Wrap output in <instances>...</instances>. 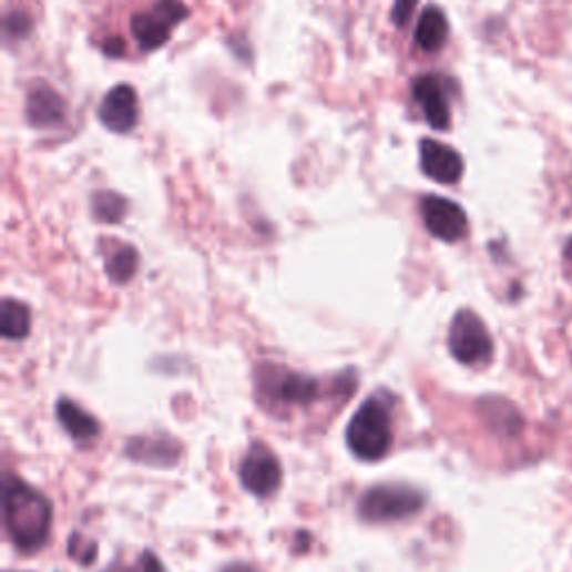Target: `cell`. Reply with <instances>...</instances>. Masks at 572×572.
<instances>
[{
	"instance_id": "cell-4",
	"label": "cell",
	"mask_w": 572,
	"mask_h": 572,
	"mask_svg": "<svg viewBox=\"0 0 572 572\" xmlns=\"http://www.w3.org/2000/svg\"><path fill=\"white\" fill-rule=\"evenodd\" d=\"M425 505V497L407 486H376L367 490L358 503L360 519L369 523L400 521L418 514Z\"/></svg>"
},
{
	"instance_id": "cell-19",
	"label": "cell",
	"mask_w": 572,
	"mask_h": 572,
	"mask_svg": "<svg viewBox=\"0 0 572 572\" xmlns=\"http://www.w3.org/2000/svg\"><path fill=\"white\" fill-rule=\"evenodd\" d=\"M127 211V202L112 193V191H99L92 195V213L94 219L103 224H119Z\"/></svg>"
},
{
	"instance_id": "cell-9",
	"label": "cell",
	"mask_w": 572,
	"mask_h": 572,
	"mask_svg": "<svg viewBox=\"0 0 572 572\" xmlns=\"http://www.w3.org/2000/svg\"><path fill=\"white\" fill-rule=\"evenodd\" d=\"M420 168L422 173L439 184H457L463 177V157L437 139L420 141Z\"/></svg>"
},
{
	"instance_id": "cell-15",
	"label": "cell",
	"mask_w": 572,
	"mask_h": 572,
	"mask_svg": "<svg viewBox=\"0 0 572 572\" xmlns=\"http://www.w3.org/2000/svg\"><path fill=\"white\" fill-rule=\"evenodd\" d=\"M125 452L132 461L149 466H173L180 459V446L173 439H134Z\"/></svg>"
},
{
	"instance_id": "cell-16",
	"label": "cell",
	"mask_w": 572,
	"mask_h": 572,
	"mask_svg": "<svg viewBox=\"0 0 572 572\" xmlns=\"http://www.w3.org/2000/svg\"><path fill=\"white\" fill-rule=\"evenodd\" d=\"M479 411L483 420L503 437H517L521 432V416L519 411L501 398H486L479 402Z\"/></svg>"
},
{
	"instance_id": "cell-14",
	"label": "cell",
	"mask_w": 572,
	"mask_h": 572,
	"mask_svg": "<svg viewBox=\"0 0 572 572\" xmlns=\"http://www.w3.org/2000/svg\"><path fill=\"white\" fill-rule=\"evenodd\" d=\"M448 34H450V25L443 10L432 6L420 14L416 25V43L420 50L429 54L443 50V45L448 43Z\"/></svg>"
},
{
	"instance_id": "cell-2",
	"label": "cell",
	"mask_w": 572,
	"mask_h": 572,
	"mask_svg": "<svg viewBox=\"0 0 572 572\" xmlns=\"http://www.w3.org/2000/svg\"><path fill=\"white\" fill-rule=\"evenodd\" d=\"M391 416L385 402L369 398L347 427V446L360 461H380L391 448Z\"/></svg>"
},
{
	"instance_id": "cell-3",
	"label": "cell",
	"mask_w": 572,
	"mask_h": 572,
	"mask_svg": "<svg viewBox=\"0 0 572 572\" xmlns=\"http://www.w3.org/2000/svg\"><path fill=\"white\" fill-rule=\"evenodd\" d=\"M257 391L270 407H300L318 398V380L277 365L257 369Z\"/></svg>"
},
{
	"instance_id": "cell-5",
	"label": "cell",
	"mask_w": 572,
	"mask_h": 572,
	"mask_svg": "<svg viewBox=\"0 0 572 572\" xmlns=\"http://www.w3.org/2000/svg\"><path fill=\"white\" fill-rule=\"evenodd\" d=\"M186 19L188 8L184 6V0H157L151 12H136L132 17L130 30L141 50L153 52L166 45L173 28Z\"/></svg>"
},
{
	"instance_id": "cell-23",
	"label": "cell",
	"mask_w": 572,
	"mask_h": 572,
	"mask_svg": "<svg viewBox=\"0 0 572 572\" xmlns=\"http://www.w3.org/2000/svg\"><path fill=\"white\" fill-rule=\"evenodd\" d=\"M130 572H164V568H162V563L157 561L155 554L146 552L143 556H139L136 565Z\"/></svg>"
},
{
	"instance_id": "cell-22",
	"label": "cell",
	"mask_w": 572,
	"mask_h": 572,
	"mask_svg": "<svg viewBox=\"0 0 572 572\" xmlns=\"http://www.w3.org/2000/svg\"><path fill=\"white\" fill-rule=\"evenodd\" d=\"M418 0H394V8H391V21L396 28H407V23L411 21L413 12H416Z\"/></svg>"
},
{
	"instance_id": "cell-7",
	"label": "cell",
	"mask_w": 572,
	"mask_h": 572,
	"mask_svg": "<svg viewBox=\"0 0 572 572\" xmlns=\"http://www.w3.org/2000/svg\"><path fill=\"white\" fill-rule=\"evenodd\" d=\"M420 215L425 228L443 242H459L468 233V215L452 200L427 195L420 200Z\"/></svg>"
},
{
	"instance_id": "cell-11",
	"label": "cell",
	"mask_w": 572,
	"mask_h": 572,
	"mask_svg": "<svg viewBox=\"0 0 572 572\" xmlns=\"http://www.w3.org/2000/svg\"><path fill=\"white\" fill-rule=\"evenodd\" d=\"M411 96L420 105L429 125H432L435 130L450 127V121H452L450 101L446 96V83L439 76H435V74L418 76L411 83Z\"/></svg>"
},
{
	"instance_id": "cell-10",
	"label": "cell",
	"mask_w": 572,
	"mask_h": 572,
	"mask_svg": "<svg viewBox=\"0 0 572 572\" xmlns=\"http://www.w3.org/2000/svg\"><path fill=\"white\" fill-rule=\"evenodd\" d=\"M139 101L132 85H114L99 103V121L116 134H125L136 125Z\"/></svg>"
},
{
	"instance_id": "cell-18",
	"label": "cell",
	"mask_w": 572,
	"mask_h": 572,
	"mask_svg": "<svg viewBox=\"0 0 572 572\" xmlns=\"http://www.w3.org/2000/svg\"><path fill=\"white\" fill-rule=\"evenodd\" d=\"M139 268V253L134 246H121L116 248L108 262H105V273L114 284H125L132 279V275Z\"/></svg>"
},
{
	"instance_id": "cell-25",
	"label": "cell",
	"mask_w": 572,
	"mask_h": 572,
	"mask_svg": "<svg viewBox=\"0 0 572 572\" xmlns=\"http://www.w3.org/2000/svg\"><path fill=\"white\" fill-rule=\"evenodd\" d=\"M222 572H257V570L253 565H248V563H231Z\"/></svg>"
},
{
	"instance_id": "cell-20",
	"label": "cell",
	"mask_w": 572,
	"mask_h": 572,
	"mask_svg": "<svg viewBox=\"0 0 572 572\" xmlns=\"http://www.w3.org/2000/svg\"><path fill=\"white\" fill-rule=\"evenodd\" d=\"M32 30V21L23 12H10L6 17V34L8 39H25Z\"/></svg>"
},
{
	"instance_id": "cell-1",
	"label": "cell",
	"mask_w": 572,
	"mask_h": 572,
	"mask_svg": "<svg viewBox=\"0 0 572 572\" xmlns=\"http://www.w3.org/2000/svg\"><path fill=\"white\" fill-rule=\"evenodd\" d=\"M3 523L21 552H37L45 545L52 528L50 501L17 477L3 483Z\"/></svg>"
},
{
	"instance_id": "cell-8",
	"label": "cell",
	"mask_w": 572,
	"mask_h": 572,
	"mask_svg": "<svg viewBox=\"0 0 572 572\" xmlns=\"http://www.w3.org/2000/svg\"><path fill=\"white\" fill-rule=\"evenodd\" d=\"M242 486L255 497L273 494L282 483V466L279 461L264 448H253L239 468Z\"/></svg>"
},
{
	"instance_id": "cell-24",
	"label": "cell",
	"mask_w": 572,
	"mask_h": 572,
	"mask_svg": "<svg viewBox=\"0 0 572 572\" xmlns=\"http://www.w3.org/2000/svg\"><path fill=\"white\" fill-rule=\"evenodd\" d=\"M103 52H105L108 57L119 59V57H123L125 45H123V41H121V39H108V41L103 43Z\"/></svg>"
},
{
	"instance_id": "cell-17",
	"label": "cell",
	"mask_w": 572,
	"mask_h": 572,
	"mask_svg": "<svg viewBox=\"0 0 572 572\" xmlns=\"http://www.w3.org/2000/svg\"><path fill=\"white\" fill-rule=\"evenodd\" d=\"M32 329V314L30 309L19 300H3V309H0V331L8 340H21Z\"/></svg>"
},
{
	"instance_id": "cell-13",
	"label": "cell",
	"mask_w": 572,
	"mask_h": 572,
	"mask_svg": "<svg viewBox=\"0 0 572 572\" xmlns=\"http://www.w3.org/2000/svg\"><path fill=\"white\" fill-rule=\"evenodd\" d=\"M57 416H59L61 425L65 427V432L76 443H92L101 432L96 418L92 413H88L85 409H81L72 400H61L57 407Z\"/></svg>"
},
{
	"instance_id": "cell-21",
	"label": "cell",
	"mask_w": 572,
	"mask_h": 572,
	"mask_svg": "<svg viewBox=\"0 0 572 572\" xmlns=\"http://www.w3.org/2000/svg\"><path fill=\"white\" fill-rule=\"evenodd\" d=\"M70 554L81 561V565H88L96 556V545L92 541L81 539V534H72L70 539Z\"/></svg>"
},
{
	"instance_id": "cell-12",
	"label": "cell",
	"mask_w": 572,
	"mask_h": 572,
	"mask_svg": "<svg viewBox=\"0 0 572 572\" xmlns=\"http://www.w3.org/2000/svg\"><path fill=\"white\" fill-rule=\"evenodd\" d=\"M25 116L32 127H39V130L59 127L68 119V103L50 85H37L28 94Z\"/></svg>"
},
{
	"instance_id": "cell-6",
	"label": "cell",
	"mask_w": 572,
	"mask_h": 572,
	"mask_svg": "<svg viewBox=\"0 0 572 572\" xmlns=\"http://www.w3.org/2000/svg\"><path fill=\"white\" fill-rule=\"evenodd\" d=\"M448 345L461 365H486L492 358V338L474 311H459L450 325Z\"/></svg>"
}]
</instances>
